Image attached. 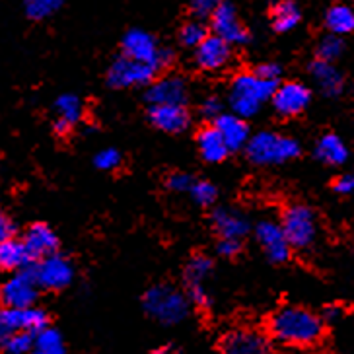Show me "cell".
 I'll return each instance as SVG.
<instances>
[{"instance_id":"obj_14","label":"cell","mask_w":354,"mask_h":354,"mask_svg":"<svg viewBox=\"0 0 354 354\" xmlns=\"http://www.w3.org/2000/svg\"><path fill=\"white\" fill-rule=\"evenodd\" d=\"M187 94V84L181 76H162L148 84L146 100L150 105H185Z\"/></svg>"},{"instance_id":"obj_32","label":"cell","mask_w":354,"mask_h":354,"mask_svg":"<svg viewBox=\"0 0 354 354\" xmlns=\"http://www.w3.org/2000/svg\"><path fill=\"white\" fill-rule=\"evenodd\" d=\"M207 35H209V28H207L205 21L191 20L181 28V32H179V41L183 43L185 47H191V49H193V47H197L201 41H205Z\"/></svg>"},{"instance_id":"obj_3","label":"cell","mask_w":354,"mask_h":354,"mask_svg":"<svg viewBox=\"0 0 354 354\" xmlns=\"http://www.w3.org/2000/svg\"><path fill=\"white\" fill-rule=\"evenodd\" d=\"M245 150L251 162L257 166H279L298 156L300 145L296 138H290V136L261 131L257 135L250 136Z\"/></svg>"},{"instance_id":"obj_6","label":"cell","mask_w":354,"mask_h":354,"mask_svg":"<svg viewBox=\"0 0 354 354\" xmlns=\"http://www.w3.org/2000/svg\"><path fill=\"white\" fill-rule=\"evenodd\" d=\"M281 228L290 243L296 250H308L313 245L317 238V220L312 209L306 205H290L282 212Z\"/></svg>"},{"instance_id":"obj_2","label":"cell","mask_w":354,"mask_h":354,"mask_svg":"<svg viewBox=\"0 0 354 354\" xmlns=\"http://www.w3.org/2000/svg\"><path fill=\"white\" fill-rule=\"evenodd\" d=\"M277 84L279 82L259 78L255 73L238 74L230 86L228 102L234 115H238L241 119H248V117L259 113L261 105L267 100H271Z\"/></svg>"},{"instance_id":"obj_23","label":"cell","mask_w":354,"mask_h":354,"mask_svg":"<svg viewBox=\"0 0 354 354\" xmlns=\"http://www.w3.org/2000/svg\"><path fill=\"white\" fill-rule=\"evenodd\" d=\"M315 156L322 160L323 164L329 166H341L348 160V148L344 145V140L339 135L327 133L323 135L317 145H315Z\"/></svg>"},{"instance_id":"obj_11","label":"cell","mask_w":354,"mask_h":354,"mask_svg":"<svg viewBox=\"0 0 354 354\" xmlns=\"http://www.w3.org/2000/svg\"><path fill=\"white\" fill-rule=\"evenodd\" d=\"M220 351L222 354H272V346L261 331L238 327L222 337Z\"/></svg>"},{"instance_id":"obj_43","label":"cell","mask_w":354,"mask_h":354,"mask_svg":"<svg viewBox=\"0 0 354 354\" xmlns=\"http://www.w3.org/2000/svg\"><path fill=\"white\" fill-rule=\"evenodd\" d=\"M14 232H16V226L4 212H0V241L10 240L14 238Z\"/></svg>"},{"instance_id":"obj_12","label":"cell","mask_w":354,"mask_h":354,"mask_svg":"<svg viewBox=\"0 0 354 354\" xmlns=\"http://www.w3.org/2000/svg\"><path fill=\"white\" fill-rule=\"evenodd\" d=\"M272 107L281 117H296L306 111V107L312 102L310 88L302 82L277 84L271 95Z\"/></svg>"},{"instance_id":"obj_27","label":"cell","mask_w":354,"mask_h":354,"mask_svg":"<svg viewBox=\"0 0 354 354\" xmlns=\"http://www.w3.org/2000/svg\"><path fill=\"white\" fill-rule=\"evenodd\" d=\"M33 346H35V351L43 354H64L63 335L53 327H45L39 333H35Z\"/></svg>"},{"instance_id":"obj_8","label":"cell","mask_w":354,"mask_h":354,"mask_svg":"<svg viewBox=\"0 0 354 354\" xmlns=\"http://www.w3.org/2000/svg\"><path fill=\"white\" fill-rule=\"evenodd\" d=\"M32 271L37 286L47 288V290H63L74 279L73 263L57 253L35 261V265H32Z\"/></svg>"},{"instance_id":"obj_7","label":"cell","mask_w":354,"mask_h":354,"mask_svg":"<svg viewBox=\"0 0 354 354\" xmlns=\"http://www.w3.org/2000/svg\"><path fill=\"white\" fill-rule=\"evenodd\" d=\"M210 28L214 35L230 45H245L250 41V32L240 20V14L234 2L220 0V4L210 14Z\"/></svg>"},{"instance_id":"obj_26","label":"cell","mask_w":354,"mask_h":354,"mask_svg":"<svg viewBox=\"0 0 354 354\" xmlns=\"http://www.w3.org/2000/svg\"><path fill=\"white\" fill-rule=\"evenodd\" d=\"M325 26L335 35L351 33L354 30V10L346 4H335L325 14Z\"/></svg>"},{"instance_id":"obj_46","label":"cell","mask_w":354,"mask_h":354,"mask_svg":"<svg viewBox=\"0 0 354 354\" xmlns=\"http://www.w3.org/2000/svg\"><path fill=\"white\" fill-rule=\"evenodd\" d=\"M152 354H176V353H174V351H171L169 346H166V348H160V351H154V353H152Z\"/></svg>"},{"instance_id":"obj_41","label":"cell","mask_w":354,"mask_h":354,"mask_svg":"<svg viewBox=\"0 0 354 354\" xmlns=\"http://www.w3.org/2000/svg\"><path fill=\"white\" fill-rule=\"evenodd\" d=\"M255 74H257L259 78H265V80L279 82V78H281V74H282V68H281V64H277V63H263L257 66Z\"/></svg>"},{"instance_id":"obj_47","label":"cell","mask_w":354,"mask_h":354,"mask_svg":"<svg viewBox=\"0 0 354 354\" xmlns=\"http://www.w3.org/2000/svg\"><path fill=\"white\" fill-rule=\"evenodd\" d=\"M30 354H43V353H39V351H33V353H30Z\"/></svg>"},{"instance_id":"obj_10","label":"cell","mask_w":354,"mask_h":354,"mask_svg":"<svg viewBox=\"0 0 354 354\" xmlns=\"http://www.w3.org/2000/svg\"><path fill=\"white\" fill-rule=\"evenodd\" d=\"M37 282L33 277L32 265L20 269L18 274H14L10 281H6V284L0 288V298L6 308H30L37 300Z\"/></svg>"},{"instance_id":"obj_45","label":"cell","mask_w":354,"mask_h":354,"mask_svg":"<svg viewBox=\"0 0 354 354\" xmlns=\"http://www.w3.org/2000/svg\"><path fill=\"white\" fill-rule=\"evenodd\" d=\"M341 315H343V310H341V308H337V306H329V308H325V312H323L322 322L335 323L341 319Z\"/></svg>"},{"instance_id":"obj_36","label":"cell","mask_w":354,"mask_h":354,"mask_svg":"<svg viewBox=\"0 0 354 354\" xmlns=\"http://www.w3.org/2000/svg\"><path fill=\"white\" fill-rule=\"evenodd\" d=\"M94 164L95 167H100V169H104V171H113V169H117L119 164H121V154H119V150H115V148H105V150L95 154Z\"/></svg>"},{"instance_id":"obj_38","label":"cell","mask_w":354,"mask_h":354,"mask_svg":"<svg viewBox=\"0 0 354 354\" xmlns=\"http://www.w3.org/2000/svg\"><path fill=\"white\" fill-rule=\"evenodd\" d=\"M222 109H224V105H222L220 97H216V95H210V97H207L201 104V115L205 119H216V117L222 115Z\"/></svg>"},{"instance_id":"obj_44","label":"cell","mask_w":354,"mask_h":354,"mask_svg":"<svg viewBox=\"0 0 354 354\" xmlns=\"http://www.w3.org/2000/svg\"><path fill=\"white\" fill-rule=\"evenodd\" d=\"M354 189V177L353 176H341L335 181V191L339 195H351Z\"/></svg>"},{"instance_id":"obj_21","label":"cell","mask_w":354,"mask_h":354,"mask_svg":"<svg viewBox=\"0 0 354 354\" xmlns=\"http://www.w3.org/2000/svg\"><path fill=\"white\" fill-rule=\"evenodd\" d=\"M55 109H57L55 131L59 135H68L73 131L74 123H78L80 117H82V102H80V97L74 94L59 95V100L55 104Z\"/></svg>"},{"instance_id":"obj_34","label":"cell","mask_w":354,"mask_h":354,"mask_svg":"<svg viewBox=\"0 0 354 354\" xmlns=\"http://www.w3.org/2000/svg\"><path fill=\"white\" fill-rule=\"evenodd\" d=\"M189 193H191L193 201L203 205V207L214 205V201L218 197V191L210 181H193L191 187H189Z\"/></svg>"},{"instance_id":"obj_28","label":"cell","mask_w":354,"mask_h":354,"mask_svg":"<svg viewBox=\"0 0 354 354\" xmlns=\"http://www.w3.org/2000/svg\"><path fill=\"white\" fill-rule=\"evenodd\" d=\"M212 267H214V263L207 255H195V257H191L187 267H185V281H187V286H191V284H203L210 277Z\"/></svg>"},{"instance_id":"obj_35","label":"cell","mask_w":354,"mask_h":354,"mask_svg":"<svg viewBox=\"0 0 354 354\" xmlns=\"http://www.w3.org/2000/svg\"><path fill=\"white\" fill-rule=\"evenodd\" d=\"M47 323H49V317H47V313L39 310V308H24V331H28V333H39L41 329L47 327Z\"/></svg>"},{"instance_id":"obj_15","label":"cell","mask_w":354,"mask_h":354,"mask_svg":"<svg viewBox=\"0 0 354 354\" xmlns=\"http://www.w3.org/2000/svg\"><path fill=\"white\" fill-rule=\"evenodd\" d=\"M255 238L272 263H286L288 261L292 248L286 240V236H284V232H282L281 224L271 222V220H263L255 228Z\"/></svg>"},{"instance_id":"obj_31","label":"cell","mask_w":354,"mask_h":354,"mask_svg":"<svg viewBox=\"0 0 354 354\" xmlns=\"http://www.w3.org/2000/svg\"><path fill=\"white\" fill-rule=\"evenodd\" d=\"M343 53L344 41L341 35L329 33V35H325L322 41L317 43V59H322V61L335 63L339 57H343Z\"/></svg>"},{"instance_id":"obj_5","label":"cell","mask_w":354,"mask_h":354,"mask_svg":"<svg viewBox=\"0 0 354 354\" xmlns=\"http://www.w3.org/2000/svg\"><path fill=\"white\" fill-rule=\"evenodd\" d=\"M121 47H123V55L125 57L150 64L156 71H164V68H167L169 64L174 63V51L167 49V47H160L152 33L138 30V28L129 30L125 33Z\"/></svg>"},{"instance_id":"obj_18","label":"cell","mask_w":354,"mask_h":354,"mask_svg":"<svg viewBox=\"0 0 354 354\" xmlns=\"http://www.w3.org/2000/svg\"><path fill=\"white\" fill-rule=\"evenodd\" d=\"M214 127L222 136V140L226 142L228 150H241L245 148L250 140V127L245 123V119H241L234 113H222L214 119Z\"/></svg>"},{"instance_id":"obj_1","label":"cell","mask_w":354,"mask_h":354,"mask_svg":"<svg viewBox=\"0 0 354 354\" xmlns=\"http://www.w3.org/2000/svg\"><path fill=\"white\" fill-rule=\"evenodd\" d=\"M269 331L282 344L288 346H312L323 335V322L306 308L284 306L269 322Z\"/></svg>"},{"instance_id":"obj_37","label":"cell","mask_w":354,"mask_h":354,"mask_svg":"<svg viewBox=\"0 0 354 354\" xmlns=\"http://www.w3.org/2000/svg\"><path fill=\"white\" fill-rule=\"evenodd\" d=\"M218 4L220 0H191L189 2V8H191V14L197 20H203V18H210V14L214 12V8Z\"/></svg>"},{"instance_id":"obj_33","label":"cell","mask_w":354,"mask_h":354,"mask_svg":"<svg viewBox=\"0 0 354 354\" xmlns=\"http://www.w3.org/2000/svg\"><path fill=\"white\" fill-rule=\"evenodd\" d=\"M33 341L35 335L28 333V331H16L12 333L6 341H4V351L8 354H30L33 348Z\"/></svg>"},{"instance_id":"obj_25","label":"cell","mask_w":354,"mask_h":354,"mask_svg":"<svg viewBox=\"0 0 354 354\" xmlns=\"http://www.w3.org/2000/svg\"><path fill=\"white\" fill-rule=\"evenodd\" d=\"M30 263L32 261L28 257L21 241L14 240V238L0 241V269L2 271H20Z\"/></svg>"},{"instance_id":"obj_29","label":"cell","mask_w":354,"mask_h":354,"mask_svg":"<svg viewBox=\"0 0 354 354\" xmlns=\"http://www.w3.org/2000/svg\"><path fill=\"white\" fill-rule=\"evenodd\" d=\"M16 331H24V308H4L0 310V346Z\"/></svg>"},{"instance_id":"obj_40","label":"cell","mask_w":354,"mask_h":354,"mask_svg":"<svg viewBox=\"0 0 354 354\" xmlns=\"http://www.w3.org/2000/svg\"><path fill=\"white\" fill-rule=\"evenodd\" d=\"M222 257H236L241 251V240H232V238H220L218 245H216Z\"/></svg>"},{"instance_id":"obj_4","label":"cell","mask_w":354,"mask_h":354,"mask_svg":"<svg viewBox=\"0 0 354 354\" xmlns=\"http://www.w3.org/2000/svg\"><path fill=\"white\" fill-rule=\"evenodd\" d=\"M142 304L146 313L164 325H176L183 322L189 313V298L171 284L152 286L150 290H146Z\"/></svg>"},{"instance_id":"obj_20","label":"cell","mask_w":354,"mask_h":354,"mask_svg":"<svg viewBox=\"0 0 354 354\" xmlns=\"http://www.w3.org/2000/svg\"><path fill=\"white\" fill-rule=\"evenodd\" d=\"M310 74H312L313 82L319 86L325 95H339L343 92L344 88V78L341 71L329 61H322V59H315L310 64Z\"/></svg>"},{"instance_id":"obj_30","label":"cell","mask_w":354,"mask_h":354,"mask_svg":"<svg viewBox=\"0 0 354 354\" xmlns=\"http://www.w3.org/2000/svg\"><path fill=\"white\" fill-rule=\"evenodd\" d=\"M64 0H24V10L32 20H45L63 6Z\"/></svg>"},{"instance_id":"obj_24","label":"cell","mask_w":354,"mask_h":354,"mask_svg":"<svg viewBox=\"0 0 354 354\" xmlns=\"http://www.w3.org/2000/svg\"><path fill=\"white\" fill-rule=\"evenodd\" d=\"M302 12L294 0H281L271 8V26L274 32L288 33L298 28Z\"/></svg>"},{"instance_id":"obj_39","label":"cell","mask_w":354,"mask_h":354,"mask_svg":"<svg viewBox=\"0 0 354 354\" xmlns=\"http://www.w3.org/2000/svg\"><path fill=\"white\" fill-rule=\"evenodd\" d=\"M187 298L195 304V306H198V308H209V292L205 290L203 284H191V286H187Z\"/></svg>"},{"instance_id":"obj_9","label":"cell","mask_w":354,"mask_h":354,"mask_svg":"<svg viewBox=\"0 0 354 354\" xmlns=\"http://www.w3.org/2000/svg\"><path fill=\"white\" fill-rule=\"evenodd\" d=\"M158 71L150 64L140 63L129 57H119L107 71V84L111 88H135V86H146L154 80Z\"/></svg>"},{"instance_id":"obj_42","label":"cell","mask_w":354,"mask_h":354,"mask_svg":"<svg viewBox=\"0 0 354 354\" xmlns=\"http://www.w3.org/2000/svg\"><path fill=\"white\" fill-rule=\"evenodd\" d=\"M191 183H193L191 176L189 174H181V171H176V174H171V176L167 177V187L171 189V191H189Z\"/></svg>"},{"instance_id":"obj_19","label":"cell","mask_w":354,"mask_h":354,"mask_svg":"<svg viewBox=\"0 0 354 354\" xmlns=\"http://www.w3.org/2000/svg\"><path fill=\"white\" fill-rule=\"evenodd\" d=\"M212 224L220 238L243 240L250 232V220L241 212L230 209H218L212 214Z\"/></svg>"},{"instance_id":"obj_13","label":"cell","mask_w":354,"mask_h":354,"mask_svg":"<svg viewBox=\"0 0 354 354\" xmlns=\"http://www.w3.org/2000/svg\"><path fill=\"white\" fill-rule=\"evenodd\" d=\"M195 61L198 68L207 73H220L232 63V45L218 35H207L205 41L195 47Z\"/></svg>"},{"instance_id":"obj_16","label":"cell","mask_w":354,"mask_h":354,"mask_svg":"<svg viewBox=\"0 0 354 354\" xmlns=\"http://www.w3.org/2000/svg\"><path fill=\"white\" fill-rule=\"evenodd\" d=\"M150 123L169 135L183 133L191 123V115H189L185 105H150Z\"/></svg>"},{"instance_id":"obj_22","label":"cell","mask_w":354,"mask_h":354,"mask_svg":"<svg viewBox=\"0 0 354 354\" xmlns=\"http://www.w3.org/2000/svg\"><path fill=\"white\" fill-rule=\"evenodd\" d=\"M197 145L198 152L205 162L209 164H218V162H224L226 156H228V146L222 140V136L216 131V127L210 125L201 129V133L197 136Z\"/></svg>"},{"instance_id":"obj_17","label":"cell","mask_w":354,"mask_h":354,"mask_svg":"<svg viewBox=\"0 0 354 354\" xmlns=\"http://www.w3.org/2000/svg\"><path fill=\"white\" fill-rule=\"evenodd\" d=\"M24 248L30 261H39L59 250V238L47 224H33L24 236Z\"/></svg>"}]
</instances>
